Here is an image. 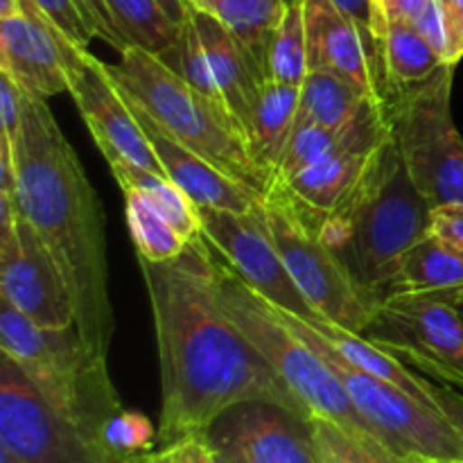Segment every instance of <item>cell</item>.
I'll return each instance as SVG.
<instances>
[{
  "label": "cell",
  "mask_w": 463,
  "mask_h": 463,
  "mask_svg": "<svg viewBox=\"0 0 463 463\" xmlns=\"http://www.w3.org/2000/svg\"><path fill=\"white\" fill-rule=\"evenodd\" d=\"M430 233L437 235L448 247H452L463 256V203H448V206L434 208Z\"/></svg>",
  "instance_id": "836d02e7"
},
{
  "label": "cell",
  "mask_w": 463,
  "mask_h": 463,
  "mask_svg": "<svg viewBox=\"0 0 463 463\" xmlns=\"http://www.w3.org/2000/svg\"><path fill=\"white\" fill-rule=\"evenodd\" d=\"M0 298L39 326L75 324V298L34 226L0 199Z\"/></svg>",
  "instance_id": "8fae6325"
},
{
  "label": "cell",
  "mask_w": 463,
  "mask_h": 463,
  "mask_svg": "<svg viewBox=\"0 0 463 463\" xmlns=\"http://www.w3.org/2000/svg\"><path fill=\"white\" fill-rule=\"evenodd\" d=\"M279 312L333 366L355 410L389 452L401 459L420 457L432 461H463V441L441 411L420 402L405 389L351 366L306 319Z\"/></svg>",
  "instance_id": "ba28073f"
},
{
  "label": "cell",
  "mask_w": 463,
  "mask_h": 463,
  "mask_svg": "<svg viewBox=\"0 0 463 463\" xmlns=\"http://www.w3.org/2000/svg\"><path fill=\"white\" fill-rule=\"evenodd\" d=\"M306 3L307 66L351 81L369 98H380V48L333 0Z\"/></svg>",
  "instance_id": "9a60e30c"
},
{
  "label": "cell",
  "mask_w": 463,
  "mask_h": 463,
  "mask_svg": "<svg viewBox=\"0 0 463 463\" xmlns=\"http://www.w3.org/2000/svg\"><path fill=\"white\" fill-rule=\"evenodd\" d=\"M80 5L95 39L116 52L143 48L161 57L179 39L181 25L158 0H80Z\"/></svg>",
  "instance_id": "ac0fdd59"
},
{
  "label": "cell",
  "mask_w": 463,
  "mask_h": 463,
  "mask_svg": "<svg viewBox=\"0 0 463 463\" xmlns=\"http://www.w3.org/2000/svg\"><path fill=\"white\" fill-rule=\"evenodd\" d=\"M199 220L203 240L253 292L279 310L301 317L310 324L324 319L289 276L267 226L265 203L251 213L199 206Z\"/></svg>",
  "instance_id": "7c38bea8"
},
{
  "label": "cell",
  "mask_w": 463,
  "mask_h": 463,
  "mask_svg": "<svg viewBox=\"0 0 463 463\" xmlns=\"http://www.w3.org/2000/svg\"><path fill=\"white\" fill-rule=\"evenodd\" d=\"M448 30V66L463 59V0H439Z\"/></svg>",
  "instance_id": "8d00e7d4"
},
{
  "label": "cell",
  "mask_w": 463,
  "mask_h": 463,
  "mask_svg": "<svg viewBox=\"0 0 463 463\" xmlns=\"http://www.w3.org/2000/svg\"><path fill=\"white\" fill-rule=\"evenodd\" d=\"M16 208L27 217L61 269L75 324L95 355L107 357L116 317L109 292L107 222L102 203L54 120L45 98L23 90V118L12 140Z\"/></svg>",
  "instance_id": "7a4b0ae2"
},
{
  "label": "cell",
  "mask_w": 463,
  "mask_h": 463,
  "mask_svg": "<svg viewBox=\"0 0 463 463\" xmlns=\"http://www.w3.org/2000/svg\"><path fill=\"white\" fill-rule=\"evenodd\" d=\"M120 89V86H118ZM122 90V89H120ZM127 104L134 111L136 120H138L140 129L147 136L149 145L156 152L158 161H161L165 175L193 199L197 206L203 208H222V211L233 213H251L262 208L265 199L251 188L242 185L240 181L231 179L224 172L217 170L215 165L194 154L185 145H181L175 136L167 134L134 98L122 90Z\"/></svg>",
  "instance_id": "2e32d148"
},
{
  "label": "cell",
  "mask_w": 463,
  "mask_h": 463,
  "mask_svg": "<svg viewBox=\"0 0 463 463\" xmlns=\"http://www.w3.org/2000/svg\"><path fill=\"white\" fill-rule=\"evenodd\" d=\"M158 3H161V7L165 9L167 16H170L172 21L179 23V25L188 18L190 9H193V5H190L188 0H158Z\"/></svg>",
  "instance_id": "f35d334b"
},
{
  "label": "cell",
  "mask_w": 463,
  "mask_h": 463,
  "mask_svg": "<svg viewBox=\"0 0 463 463\" xmlns=\"http://www.w3.org/2000/svg\"><path fill=\"white\" fill-rule=\"evenodd\" d=\"M455 66L383 95L384 122L416 188L434 208L463 203V138L452 120Z\"/></svg>",
  "instance_id": "8992f818"
},
{
  "label": "cell",
  "mask_w": 463,
  "mask_h": 463,
  "mask_svg": "<svg viewBox=\"0 0 463 463\" xmlns=\"http://www.w3.org/2000/svg\"><path fill=\"white\" fill-rule=\"evenodd\" d=\"M21 14V5L18 0H0V18H9Z\"/></svg>",
  "instance_id": "60d3db41"
},
{
  "label": "cell",
  "mask_w": 463,
  "mask_h": 463,
  "mask_svg": "<svg viewBox=\"0 0 463 463\" xmlns=\"http://www.w3.org/2000/svg\"><path fill=\"white\" fill-rule=\"evenodd\" d=\"M319 211L298 202L279 179L265 194V220L297 288L324 319L364 335L383 298L351 274L342 258L319 240Z\"/></svg>",
  "instance_id": "52a82bcc"
},
{
  "label": "cell",
  "mask_w": 463,
  "mask_h": 463,
  "mask_svg": "<svg viewBox=\"0 0 463 463\" xmlns=\"http://www.w3.org/2000/svg\"><path fill=\"white\" fill-rule=\"evenodd\" d=\"M457 307H459V310H461V312H463V297H461V298H459V303H457Z\"/></svg>",
  "instance_id": "ee69618b"
},
{
  "label": "cell",
  "mask_w": 463,
  "mask_h": 463,
  "mask_svg": "<svg viewBox=\"0 0 463 463\" xmlns=\"http://www.w3.org/2000/svg\"><path fill=\"white\" fill-rule=\"evenodd\" d=\"M371 99L378 98H369L351 81L333 72L310 71L301 84L297 125L310 122V125L342 129L353 118L360 116V111Z\"/></svg>",
  "instance_id": "d4e9b609"
},
{
  "label": "cell",
  "mask_w": 463,
  "mask_h": 463,
  "mask_svg": "<svg viewBox=\"0 0 463 463\" xmlns=\"http://www.w3.org/2000/svg\"><path fill=\"white\" fill-rule=\"evenodd\" d=\"M217 301L312 416L333 420L373 450L389 452L355 410L333 366L222 258L217 260Z\"/></svg>",
  "instance_id": "5b68a950"
},
{
  "label": "cell",
  "mask_w": 463,
  "mask_h": 463,
  "mask_svg": "<svg viewBox=\"0 0 463 463\" xmlns=\"http://www.w3.org/2000/svg\"><path fill=\"white\" fill-rule=\"evenodd\" d=\"M122 190L138 193L154 211L161 213L167 222L176 226L185 238L194 240L202 235L199 206L165 175L145 170L138 165H109Z\"/></svg>",
  "instance_id": "484cf974"
},
{
  "label": "cell",
  "mask_w": 463,
  "mask_h": 463,
  "mask_svg": "<svg viewBox=\"0 0 463 463\" xmlns=\"http://www.w3.org/2000/svg\"><path fill=\"white\" fill-rule=\"evenodd\" d=\"M188 3L199 12L217 18L226 30L233 32L267 72L271 36L288 9V0H188Z\"/></svg>",
  "instance_id": "cb8c5ba5"
},
{
  "label": "cell",
  "mask_w": 463,
  "mask_h": 463,
  "mask_svg": "<svg viewBox=\"0 0 463 463\" xmlns=\"http://www.w3.org/2000/svg\"><path fill=\"white\" fill-rule=\"evenodd\" d=\"M190 21L202 41L215 95L231 109V113L247 131L253 109L260 98L262 84L269 81V77L244 48L242 41L233 32L226 30L217 18L193 7Z\"/></svg>",
  "instance_id": "e0dca14e"
},
{
  "label": "cell",
  "mask_w": 463,
  "mask_h": 463,
  "mask_svg": "<svg viewBox=\"0 0 463 463\" xmlns=\"http://www.w3.org/2000/svg\"><path fill=\"white\" fill-rule=\"evenodd\" d=\"M213 446L231 448L247 463H319L310 420L269 402H242L217 419Z\"/></svg>",
  "instance_id": "5bb4252c"
},
{
  "label": "cell",
  "mask_w": 463,
  "mask_h": 463,
  "mask_svg": "<svg viewBox=\"0 0 463 463\" xmlns=\"http://www.w3.org/2000/svg\"><path fill=\"white\" fill-rule=\"evenodd\" d=\"M342 12H346L371 39L378 43L383 41L384 30H387V16L380 0H333Z\"/></svg>",
  "instance_id": "1f68e13d"
},
{
  "label": "cell",
  "mask_w": 463,
  "mask_h": 463,
  "mask_svg": "<svg viewBox=\"0 0 463 463\" xmlns=\"http://www.w3.org/2000/svg\"><path fill=\"white\" fill-rule=\"evenodd\" d=\"M0 446L30 463H147L120 455L84 425L59 414L3 353Z\"/></svg>",
  "instance_id": "30bf717a"
},
{
  "label": "cell",
  "mask_w": 463,
  "mask_h": 463,
  "mask_svg": "<svg viewBox=\"0 0 463 463\" xmlns=\"http://www.w3.org/2000/svg\"><path fill=\"white\" fill-rule=\"evenodd\" d=\"M267 72H269V80L288 86H301L310 72L306 3L303 0H288V9L271 36L269 52H267Z\"/></svg>",
  "instance_id": "83f0119b"
},
{
  "label": "cell",
  "mask_w": 463,
  "mask_h": 463,
  "mask_svg": "<svg viewBox=\"0 0 463 463\" xmlns=\"http://www.w3.org/2000/svg\"><path fill=\"white\" fill-rule=\"evenodd\" d=\"M401 463H441V461H432V459H420V457H411V459H401Z\"/></svg>",
  "instance_id": "7bdbcfd3"
},
{
  "label": "cell",
  "mask_w": 463,
  "mask_h": 463,
  "mask_svg": "<svg viewBox=\"0 0 463 463\" xmlns=\"http://www.w3.org/2000/svg\"><path fill=\"white\" fill-rule=\"evenodd\" d=\"M23 118V89L0 71V134L9 140L16 138Z\"/></svg>",
  "instance_id": "d6a6232c"
},
{
  "label": "cell",
  "mask_w": 463,
  "mask_h": 463,
  "mask_svg": "<svg viewBox=\"0 0 463 463\" xmlns=\"http://www.w3.org/2000/svg\"><path fill=\"white\" fill-rule=\"evenodd\" d=\"M34 3L72 43L89 48L95 36L86 23L80 0H34Z\"/></svg>",
  "instance_id": "f546056e"
},
{
  "label": "cell",
  "mask_w": 463,
  "mask_h": 463,
  "mask_svg": "<svg viewBox=\"0 0 463 463\" xmlns=\"http://www.w3.org/2000/svg\"><path fill=\"white\" fill-rule=\"evenodd\" d=\"M459 312H461V310H459ZM461 317H463V312H461Z\"/></svg>",
  "instance_id": "7dc6e473"
},
{
  "label": "cell",
  "mask_w": 463,
  "mask_h": 463,
  "mask_svg": "<svg viewBox=\"0 0 463 463\" xmlns=\"http://www.w3.org/2000/svg\"><path fill=\"white\" fill-rule=\"evenodd\" d=\"M298 95L301 86L279 84L274 80L265 81L249 120L247 138L251 156L271 176L279 172L285 149L292 138L298 113Z\"/></svg>",
  "instance_id": "d6986e66"
},
{
  "label": "cell",
  "mask_w": 463,
  "mask_h": 463,
  "mask_svg": "<svg viewBox=\"0 0 463 463\" xmlns=\"http://www.w3.org/2000/svg\"><path fill=\"white\" fill-rule=\"evenodd\" d=\"M414 27L419 30V34L437 50L439 57L443 59V63H448V30L439 0H432V3L428 5V9L420 14L419 21L414 23Z\"/></svg>",
  "instance_id": "e575fe53"
},
{
  "label": "cell",
  "mask_w": 463,
  "mask_h": 463,
  "mask_svg": "<svg viewBox=\"0 0 463 463\" xmlns=\"http://www.w3.org/2000/svg\"><path fill=\"white\" fill-rule=\"evenodd\" d=\"M307 324H310V321H307ZM310 326L335 348V353H337L342 360H346L351 366L364 371V373L375 375V378L380 380H387V383L405 389L407 393L419 398L425 405L439 410L428 392V378H425V375H416V371L410 369L405 362L393 357L392 353L380 348L378 344L366 339L364 335L342 328V326L333 324V321L328 319L312 321Z\"/></svg>",
  "instance_id": "ffe728a7"
},
{
  "label": "cell",
  "mask_w": 463,
  "mask_h": 463,
  "mask_svg": "<svg viewBox=\"0 0 463 463\" xmlns=\"http://www.w3.org/2000/svg\"><path fill=\"white\" fill-rule=\"evenodd\" d=\"M441 463H463V461H441Z\"/></svg>",
  "instance_id": "f6af8a7d"
},
{
  "label": "cell",
  "mask_w": 463,
  "mask_h": 463,
  "mask_svg": "<svg viewBox=\"0 0 463 463\" xmlns=\"http://www.w3.org/2000/svg\"><path fill=\"white\" fill-rule=\"evenodd\" d=\"M432 211L389 136L371 154L355 190L321 215L315 229L351 274L383 298L407 249L430 233Z\"/></svg>",
  "instance_id": "3957f363"
},
{
  "label": "cell",
  "mask_w": 463,
  "mask_h": 463,
  "mask_svg": "<svg viewBox=\"0 0 463 463\" xmlns=\"http://www.w3.org/2000/svg\"><path fill=\"white\" fill-rule=\"evenodd\" d=\"M61 50L68 71V93L75 99L77 111L109 165H138L165 175L125 95L109 75L107 63L71 39H63Z\"/></svg>",
  "instance_id": "4fadbf2b"
},
{
  "label": "cell",
  "mask_w": 463,
  "mask_h": 463,
  "mask_svg": "<svg viewBox=\"0 0 463 463\" xmlns=\"http://www.w3.org/2000/svg\"><path fill=\"white\" fill-rule=\"evenodd\" d=\"M428 392L432 396L434 405L439 407L448 423L457 430L459 439L463 441V392L450 387V384L437 383V380L428 378Z\"/></svg>",
  "instance_id": "d590c367"
},
{
  "label": "cell",
  "mask_w": 463,
  "mask_h": 463,
  "mask_svg": "<svg viewBox=\"0 0 463 463\" xmlns=\"http://www.w3.org/2000/svg\"><path fill=\"white\" fill-rule=\"evenodd\" d=\"M463 289V256L434 233L407 249L383 298L398 292H455Z\"/></svg>",
  "instance_id": "44dd1931"
},
{
  "label": "cell",
  "mask_w": 463,
  "mask_h": 463,
  "mask_svg": "<svg viewBox=\"0 0 463 463\" xmlns=\"http://www.w3.org/2000/svg\"><path fill=\"white\" fill-rule=\"evenodd\" d=\"M118 54V63H107V71L129 98L181 145L265 199L276 176L258 165L247 131L222 99L199 90L147 50Z\"/></svg>",
  "instance_id": "277c9868"
},
{
  "label": "cell",
  "mask_w": 463,
  "mask_h": 463,
  "mask_svg": "<svg viewBox=\"0 0 463 463\" xmlns=\"http://www.w3.org/2000/svg\"><path fill=\"white\" fill-rule=\"evenodd\" d=\"M455 292H398L380 301L364 337L430 380L463 387V317Z\"/></svg>",
  "instance_id": "9c48e42d"
},
{
  "label": "cell",
  "mask_w": 463,
  "mask_h": 463,
  "mask_svg": "<svg viewBox=\"0 0 463 463\" xmlns=\"http://www.w3.org/2000/svg\"><path fill=\"white\" fill-rule=\"evenodd\" d=\"M156 333L161 369L158 446L208 437L231 407L269 402L312 414L274 366L240 333L217 301V253L203 235L175 260L138 258Z\"/></svg>",
  "instance_id": "6da1fadb"
},
{
  "label": "cell",
  "mask_w": 463,
  "mask_h": 463,
  "mask_svg": "<svg viewBox=\"0 0 463 463\" xmlns=\"http://www.w3.org/2000/svg\"><path fill=\"white\" fill-rule=\"evenodd\" d=\"M0 463H30V461H25L23 457L14 455L12 450H7V448L0 446Z\"/></svg>",
  "instance_id": "b9f144b4"
},
{
  "label": "cell",
  "mask_w": 463,
  "mask_h": 463,
  "mask_svg": "<svg viewBox=\"0 0 463 463\" xmlns=\"http://www.w3.org/2000/svg\"><path fill=\"white\" fill-rule=\"evenodd\" d=\"M387 21H405L414 25L432 0H380Z\"/></svg>",
  "instance_id": "74e56055"
},
{
  "label": "cell",
  "mask_w": 463,
  "mask_h": 463,
  "mask_svg": "<svg viewBox=\"0 0 463 463\" xmlns=\"http://www.w3.org/2000/svg\"><path fill=\"white\" fill-rule=\"evenodd\" d=\"M378 149V147H375ZM339 152L328 156L326 161L315 165L303 167L289 179H279L289 188V193L310 206L312 211L330 213L355 190L364 175L366 165L371 161V154L375 152Z\"/></svg>",
  "instance_id": "7402d4cb"
},
{
  "label": "cell",
  "mask_w": 463,
  "mask_h": 463,
  "mask_svg": "<svg viewBox=\"0 0 463 463\" xmlns=\"http://www.w3.org/2000/svg\"><path fill=\"white\" fill-rule=\"evenodd\" d=\"M147 463H217V455L208 437H188L158 446V450L149 452Z\"/></svg>",
  "instance_id": "4dcf8cb0"
},
{
  "label": "cell",
  "mask_w": 463,
  "mask_h": 463,
  "mask_svg": "<svg viewBox=\"0 0 463 463\" xmlns=\"http://www.w3.org/2000/svg\"><path fill=\"white\" fill-rule=\"evenodd\" d=\"M457 389V387H455ZM459 392H463V387H459Z\"/></svg>",
  "instance_id": "bcb514c9"
},
{
  "label": "cell",
  "mask_w": 463,
  "mask_h": 463,
  "mask_svg": "<svg viewBox=\"0 0 463 463\" xmlns=\"http://www.w3.org/2000/svg\"><path fill=\"white\" fill-rule=\"evenodd\" d=\"M310 425L319 463H401V457L364 446L333 420L312 416Z\"/></svg>",
  "instance_id": "f1b7e54d"
},
{
  "label": "cell",
  "mask_w": 463,
  "mask_h": 463,
  "mask_svg": "<svg viewBox=\"0 0 463 463\" xmlns=\"http://www.w3.org/2000/svg\"><path fill=\"white\" fill-rule=\"evenodd\" d=\"M443 63L437 50L419 34L411 23L387 21L380 41V98L392 89L420 84L430 80Z\"/></svg>",
  "instance_id": "603a6c76"
},
{
  "label": "cell",
  "mask_w": 463,
  "mask_h": 463,
  "mask_svg": "<svg viewBox=\"0 0 463 463\" xmlns=\"http://www.w3.org/2000/svg\"><path fill=\"white\" fill-rule=\"evenodd\" d=\"M122 193H125L127 226L138 258L149 262H167L179 258L188 249L193 240L185 238L172 222L154 211L138 193L134 190H122Z\"/></svg>",
  "instance_id": "4316f807"
},
{
  "label": "cell",
  "mask_w": 463,
  "mask_h": 463,
  "mask_svg": "<svg viewBox=\"0 0 463 463\" xmlns=\"http://www.w3.org/2000/svg\"><path fill=\"white\" fill-rule=\"evenodd\" d=\"M213 448H215L217 463H247L238 455V452L231 450V448H222V446H213Z\"/></svg>",
  "instance_id": "ab89813d"
}]
</instances>
